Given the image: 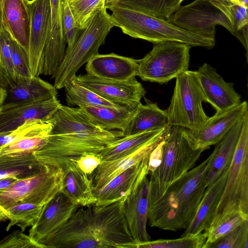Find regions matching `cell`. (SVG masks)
<instances>
[{
	"instance_id": "21",
	"label": "cell",
	"mask_w": 248,
	"mask_h": 248,
	"mask_svg": "<svg viewBox=\"0 0 248 248\" xmlns=\"http://www.w3.org/2000/svg\"><path fill=\"white\" fill-rule=\"evenodd\" d=\"M86 63L87 74L100 78L117 81L135 77L139 67L138 60L113 53H98Z\"/></svg>"
},
{
	"instance_id": "30",
	"label": "cell",
	"mask_w": 248,
	"mask_h": 248,
	"mask_svg": "<svg viewBox=\"0 0 248 248\" xmlns=\"http://www.w3.org/2000/svg\"><path fill=\"white\" fill-rule=\"evenodd\" d=\"M167 127L125 136L114 141L98 153L101 157L102 162L115 160L135 152L155 137L162 134Z\"/></svg>"
},
{
	"instance_id": "40",
	"label": "cell",
	"mask_w": 248,
	"mask_h": 248,
	"mask_svg": "<svg viewBox=\"0 0 248 248\" xmlns=\"http://www.w3.org/2000/svg\"><path fill=\"white\" fill-rule=\"evenodd\" d=\"M106 0H73L68 2L74 18L81 30L84 29L91 16L105 6Z\"/></svg>"
},
{
	"instance_id": "41",
	"label": "cell",
	"mask_w": 248,
	"mask_h": 248,
	"mask_svg": "<svg viewBox=\"0 0 248 248\" xmlns=\"http://www.w3.org/2000/svg\"><path fill=\"white\" fill-rule=\"evenodd\" d=\"M11 37L2 27L0 33V62L7 85L17 81L12 58Z\"/></svg>"
},
{
	"instance_id": "22",
	"label": "cell",
	"mask_w": 248,
	"mask_h": 248,
	"mask_svg": "<svg viewBox=\"0 0 248 248\" xmlns=\"http://www.w3.org/2000/svg\"><path fill=\"white\" fill-rule=\"evenodd\" d=\"M59 167L63 171L61 191L78 206L95 204L92 178L79 168L74 159L65 160Z\"/></svg>"
},
{
	"instance_id": "24",
	"label": "cell",
	"mask_w": 248,
	"mask_h": 248,
	"mask_svg": "<svg viewBox=\"0 0 248 248\" xmlns=\"http://www.w3.org/2000/svg\"><path fill=\"white\" fill-rule=\"evenodd\" d=\"M167 127L162 134L155 137L135 152L115 160L102 161L93 173L92 178L93 191L104 186L115 177L149 156L163 139Z\"/></svg>"
},
{
	"instance_id": "52",
	"label": "cell",
	"mask_w": 248,
	"mask_h": 248,
	"mask_svg": "<svg viewBox=\"0 0 248 248\" xmlns=\"http://www.w3.org/2000/svg\"><path fill=\"white\" fill-rule=\"evenodd\" d=\"M241 3L243 4L246 7L248 8V0H237Z\"/></svg>"
},
{
	"instance_id": "54",
	"label": "cell",
	"mask_w": 248,
	"mask_h": 248,
	"mask_svg": "<svg viewBox=\"0 0 248 248\" xmlns=\"http://www.w3.org/2000/svg\"><path fill=\"white\" fill-rule=\"evenodd\" d=\"M72 0H68V2L71 1Z\"/></svg>"
},
{
	"instance_id": "28",
	"label": "cell",
	"mask_w": 248,
	"mask_h": 248,
	"mask_svg": "<svg viewBox=\"0 0 248 248\" xmlns=\"http://www.w3.org/2000/svg\"><path fill=\"white\" fill-rule=\"evenodd\" d=\"M244 118L238 121L223 138L216 144L217 152L206 176V188L216 180L222 173L228 170L234 157Z\"/></svg>"
},
{
	"instance_id": "39",
	"label": "cell",
	"mask_w": 248,
	"mask_h": 248,
	"mask_svg": "<svg viewBox=\"0 0 248 248\" xmlns=\"http://www.w3.org/2000/svg\"><path fill=\"white\" fill-rule=\"evenodd\" d=\"M248 220V215L238 213L228 217L215 227L203 232L206 239L202 248H209L245 221Z\"/></svg>"
},
{
	"instance_id": "43",
	"label": "cell",
	"mask_w": 248,
	"mask_h": 248,
	"mask_svg": "<svg viewBox=\"0 0 248 248\" xmlns=\"http://www.w3.org/2000/svg\"><path fill=\"white\" fill-rule=\"evenodd\" d=\"M11 46L12 62L17 80L20 77H31L28 53L12 37Z\"/></svg>"
},
{
	"instance_id": "18",
	"label": "cell",
	"mask_w": 248,
	"mask_h": 248,
	"mask_svg": "<svg viewBox=\"0 0 248 248\" xmlns=\"http://www.w3.org/2000/svg\"><path fill=\"white\" fill-rule=\"evenodd\" d=\"M68 0H50L51 27L38 67V76H52L65 54L66 40L62 29L64 4Z\"/></svg>"
},
{
	"instance_id": "15",
	"label": "cell",
	"mask_w": 248,
	"mask_h": 248,
	"mask_svg": "<svg viewBox=\"0 0 248 248\" xmlns=\"http://www.w3.org/2000/svg\"><path fill=\"white\" fill-rule=\"evenodd\" d=\"M205 99L220 113L239 105L241 96L234 90L233 83L225 81L216 69L203 63L194 71Z\"/></svg>"
},
{
	"instance_id": "4",
	"label": "cell",
	"mask_w": 248,
	"mask_h": 248,
	"mask_svg": "<svg viewBox=\"0 0 248 248\" xmlns=\"http://www.w3.org/2000/svg\"><path fill=\"white\" fill-rule=\"evenodd\" d=\"M204 151L193 148L186 128L168 126L161 162L149 174V206L160 198L174 181L193 168Z\"/></svg>"
},
{
	"instance_id": "42",
	"label": "cell",
	"mask_w": 248,
	"mask_h": 248,
	"mask_svg": "<svg viewBox=\"0 0 248 248\" xmlns=\"http://www.w3.org/2000/svg\"><path fill=\"white\" fill-rule=\"evenodd\" d=\"M209 248H248V220L210 245Z\"/></svg>"
},
{
	"instance_id": "2",
	"label": "cell",
	"mask_w": 248,
	"mask_h": 248,
	"mask_svg": "<svg viewBox=\"0 0 248 248\" xmlns=\"http://www.w3.org/2000/svg\"><path fill=\"white\" fill-rule=\"evenodd\" d=\"M52 128L45 144L33 153L44 165L59 167L86 152L99 153L124 137L122 131L106 130L94 124L78 108L62 105L47 121Z\"/></svg>"
},
{
	"instance_id": "46",
	"label": "cell",
	"mask_w": 248,
	"mask_h": 248,
	"mask_svg": "<svg viewBox=\"0 0 248 248\" xmlns=\"http://www.w3.org/2000/svg\"><path fill=\"white\" fill-rule=\"evenodd\" d=\"M79 168L88 175L92 174L102 162L98 153L86 152L75 160Z\"/></svg>"
},
{
	"instance_id": "48",
	"label": "cell",
	"mask_w": 248,
	"mask_h": 248,
	"mask_svg": "<svg viewBox=\"0 0 248 248\" xmlns=\"http://www.w3.org/2000/svg\"><path fill=\"white\" fill-rule=\"evenodd\" d=\"M18 180L14 177L0 179V192L8 188Z\"/></svg>"
},
{
	"instance_id": "27",
	"label": "cell",
	"mask_w": 248,
	"mask_h": 248,
	"mask_svg": "<svg viewBox=\"0 0 248 248\" xmlns=\"http://www.w3.org/2000/svg\"><path fill=\"white\" fill-rule=\"evenodd\" d=\"M137 106L124 105L119 108L89 106L78 107L92 122L99 127L106 130H119L124 133L129 124Z\"/></svg>"
},
{
	"instance_id": "44",
	"label": "cell",
	"mask_w": 248,
	"mask_h": 248,
	"mask_svg": "<svg viewBox=\"0 0 248 248\" xmlns=\"http://www.w3.org/2000/svg\"><path fill=\"white\" fill-rule=\"evenodd\" d=\"M62 29L68 46L66 50L70 49L79 37L81 30L78 27L70 10L68 1L64 4L62 16Z\"/></svg>"
},
{
	"instance_id": "35",
	"label": "cell",
	"mask_w": 248,
	"mask_h": 248,
	"mask_svg": "<svg viewBox=\"0 0 248 248\" xmlns=\"http://www.w3.org/2000/svg\"><path fill=\"white\" fill-rule=\"evenodd\" d=\"M44 205L21 202L10 207L5 212V215L10 220L6 230L8 231L12 227L17 225L24 232L27 227L33 226L36 223Z\"/></svg>"
},
{
	"instance_id": "45",
	"label": "cell",
	"mask_w": 248,
	"mask_h": 248,
	"mask_svg": "<svg viewBox=\"0 0 248 248\" xmlns=\"http://www.w3.org/2000/svg\"><path fill=\"white\" fill-rule=\"evenodd\" d=\"M0 248H44L29 235L15 231L0 241Z\"/></svg>"
},
{
	"instance_id": "38",
	"label": "cell",
	"mask_w": 248,
	"mask_h": 248,
	"mask_svg": "<svg viewBox=\"0 0 248 248\" xmlns=\"http://www.w3.org/2000/svg\"><path fill=\"white\" fill-rule=\"evenodd\" d=\"M52 124L41 120H30L16 129L0 133V148L27 136L33 135L51 130Z\"/></svg>"
},
{
	"instance_id": "50",
	"label": "cell",
	"mask_w": 248,
	"mask_h": 248,
	"mask_svg": "<svg viewBox=\"0 0 248 248\" xmlns=\"http://www.w3.org/2000/svg\"><path fill=\"white\" fill-rule=\"evenodd\" d=\"M6 95V91L4 88L0 87V108L3 104Z\"/></svg>"
},
{
	"instance_id": "47",
	"label": "cell",
	"mask_w": 248,
	"mask_h": 248,
	"mask_svg": "<svg viewBox=\"0 0 248 248\" xmlns=\"http://www.w3.org/2000/svg\"><path fill=\"white\" fill-rule=\"evenodd\" d=\"M163 139L155 147L150 155L148 163V174L160 165L163 155Z\"/></svg>"
},
{
	"instance_id": "34",
	"label": "cell",
	"mask_w": 248,
	"mask_h": 248,
	"mask_svg": "<svg viewBox=\"0 0 248 248\" xmlns=\"http://www.w3.org/2000/svg\"><path fill=\"white\" fill-rule=\"evenodd\" d=\"M69 105L106 106L119 108L124 105L113 103L101 97L90 89L76 82L72 78L64 86Z\"/></svg>"
},
{
	"instance_id": "26",
	"label": "cell",
	"mask_w": 248,
	"mask_h": 248,
	"mask_svg": "<svg viewBox=\"0 0 248 248\" xmlns=\"http://www.w3.org/2000/svg\"><path fill=\"white\" fill-rule=\"evenodd\" d=\"M228 173V170L206 188L196 213L182 235L202 232L208 228L223 191Z\"/></svg>"
},
{
	"instance_id": "31",
	"label": "cell",
	"mask_w": 248,
	"mask_h": 248,
	"mask_svg": "<svg viewBox=\"0 0 248 248\" xmlns=\"http://www.w3.org/2000/svg\"><path fill=\"white\" fill-rule=\"evenodd\" d=\"M45 167L33 154L21 156L0 155V179H22L35 175Z\"/></svg>"
},
{
	"instance_id": "23",
	"label": "cell",
	"mask_w": 248,
	"mask_h": 248,
	"mask_svg": "<svg viewBox=\"0 0 248 248\" xmlns=\"http://www.w3.org/2000/svg\"><path fill=\"white\" fill-rule=\"evenodd\" d=\"M2 27L28 53L31 18L26 0H0Z\"/></svg>"
},
{
	"instance_id": "51",
	"label": "cell",
	"mask_w": 248,
	"mask_h": 248,
	"mask_svg": "<svg viewBox=\"0 0 248 248\" xmlns=\"http://www.w3.org/2000/svg\"><path fill=\"white\" fill-rule=\"evenodd\" d=\"M117 0H105V7L110 5L115 2Z\"/></svg>"
},
{
	"instance_id": "16",
	"label": "cell",
	"mask_w": 248,
	"mask_h": 248,
	"mask_svg": "<svg viewBox=\"0 0 248 248\" xmlns=\"http://www.w3.org/2000/svg\"><path fill=\"white\" fill-rule=\"evenodd\" d=\"M31 18L29 58L31 76L39 77L38 67L51 27L50 0H26Z\"/></svg>"
},
{
	"instance_id": "25",
	"label": "cell",
	"mask_w": 248,
	"mask_h": 248,
	"mask_svg": "<svg viewBox=\"0 0 248 248\" xmlns=\"http://www.w3.org/2000/svg\"><path fill=\"white\" fill-rule=\"evenodd\" d=\"M6 95L3 104L29 101H40L57 97L54 85L39 77H20L5 89Z\"/></svg>"
},
{
	"instance_id": "11",
	"label": "cell",
	"mask_w": 248,
	"mask_h": 248,
	"mask_svg": "<svg viewBox=\"0 0 248 248\" xmlns=\"http://www.w3.org/2000/svg\"><path fill=\"white\" fill-rule=\"evenodd\" d=\"M168 20L188 32L215 40L216 27L221 25L238 39L228 19L209 0H195L188 4L180 5Z\"/></svg>"
},
{
	"instance_id": "14",
	"label": "cell",
	"mask_w": 248,
	"mask_h": 248,
	"mask_svg": "<svg viewBox=\"0 0 248 248\" xmlns=\"http://www.w3.org/2000/svg\"><path fill=\"white\" fill-rule=\"evenodd\" d=\"M247 113L248 104L245 101L227 111L209 117L204 125L197 131L186 129L192 146L196 149L205 150L217 144Z\"/></svg>"
},
{
	"instance_id": "7",
	"label": "cell",
	"mask_w": 248,
	"mask_h": 248,
	"mask_svg": "<svg viewBox=\"0 0 248 248\" xmlns=\"http://www.w3.org/2000/svg\"><path fill=\"white\" fill-rule=\"evenodd\" d=\"M114 27L116 25L105 6L93 14L73 46L65 51L62 62L52 76L57 89L64 88L84 64L98 54L99 48Z\"/></svg>"
},
{
	"instance_id": "9",
	"label": "cell",
	"mask_w": 248,
	"mask_h": 248,
	"mask_svg": "<svg viewBox=\"0 0 248 248\" xmlns=\"http://www.w3.org/2000/svg\"><path fill=\"white\" fill-rule=\"evenodd\" d=\"M191 46L176 42L153 44L152 49L138 60L136 76L142 80L165 83L188 70Z\"/></svg>"
},
{
	"instance_id": "33",
	"label": "cell",
	"mask_w": 248,
	"mask_h": 248,
	"mask_svg": "<svg viewBox=\"0 0 248 248\" xmlns=\"http://www.w3.org/2000/svg\"><path fill=\"white\" fill-rule=\"evenodd\" d=\"M182 1V0H117L110 5L127 8L160 19L169 20L181 5Z\"/></svg>"
},
{
	"instance_id": "32",
	"label": "cell",
	"mask_w": 248,
	"mask_h": 248,
	"mask_svg": "<svg viewBox=\"0 0 248 248\" xmlns=\"http://www.w3.org/2000/svg\"><path fill=\"white\" fill-rule=\"evenodd\" d=\"M227 17L238 35V40L248 50V9L237 0H209Z\"/></svg>"
},
{
	"instance_id": "17",
	"label": "cell",
	"mask_w": 248,
	"mask_h": 248,
	"mask_svg": "<svg viewBox=\"0 0 248 248\" xmlns=\"http://www.w3.org/2000/svg\"><path fill=\"white\" fill-rule=\"evenodd\" d=\"M78 205L62 191L43 206L36 223L29 230V236L40 242L51 236L69 219Z\"/></svg>"
},
{
	"instance_id": "29",
	"label": "cell",
	"mask_w": 248,
	"mask_h": 248,
	"mask_svg": "<svg viewBox=\"0 0 248 248\" xmlns=\"http://www.w3.org/2000/svg\"><path fill=\"white\" fill-rule=\"evenodd\" d=\"M169 126L166 110L159 108L156 103L139 104L124 136H128L164 128Z\"/></svg>"
},
{
	"instance_id": "36",
	"label": "cell",
	"mask_w": 248,
	"mask_h": 248,
	"mask_svg": "<svg viewBox=\"0 0 248 248\" xmlns=\"http://www.w3.org/2000/svg\"><path fill=\"white\" fill-rule=\"evenodd\" d=\"M206 239L203 232L182 235L175 239H159L132 242L128 248H202Z\"/></svg>"
},
{
	"instance_id": "6",
	"label": "cell",
	"mask_w": 248,
	"mask_h": 248,
	"mask_svg": "<svg viewBox=\"0 0 248 248\" xmlns=\"http://www.w3.org/2000/svg\"><path fill=\"white\" fill-rule=\"evenodd\" d=\"M238 213L248 215V113L244 118L223 191L207 229Z\"/></svg>"
},
{
	"instance_id": "53",
	"label": "cell",
	"mask_w": 248,
	"mask_h": 248,
	"mask_svg": "<svg viewBox=\"0 0 248 248\" xmlns=\"http://www.w3.org/2000/svg\"><path fill=\"white\" fill-rule=\"evenodd\" d=\"M8 219L7 217L0 212V221H5Z\"/></svg>"
},
{
	"instance_id": "19",
	"label": "cell",
	"mask_w": 248,
	"mask_h": 248,
	"mask_svg": "<svg viewBox=\"0 0 248 248\" xmlns=\"http://www.w3.org/2000/svg\"><path fill=\"white\" fill-rule=\"evenodd\" d=\"M149 208V179L146 175L124 202V217L134 242L150 240L147 231Z\"/></svg>"
},
{
	"instance_id": "37",
	"label": "cell",
	"mask_w": 248,
	"mask_h": 248,
	"mask_svg": "<svg viewBox=\"0 0 248 248\" xmlns=\"http://www.w3.org/2000/svg\"><path fill=\"white\" fill-rule=\"evenodd\" d=\"M51 130L25 137L0 147V155L21 156L33 154L45 144Z\"/></svg>"
},
{
	"instance_id": "55",
	"label": "cell",
	"mask_w": 248,
	"mask_h": 248,
	"mask_svg": "<svg viewBox=\"0 0 248 248\" xmlns=\"http://www.w3.org/2000/svg\"><path fill=\"white\" fill-rule=\"evenodd\" d=\"M182 1L184 0H182Z\"/></svg>"
},
{
	"instance_id": "10",
	"label": "cell",
	"mask_w": 248,
	"mask_h": 248,
	"mask_svg": "<svg viewBox=\"0 0 248 248\" xmlns=\"http://www.w3.org/2000/svg\"><path fill=\"white\" fill-rule=\"evenodd\" d=\"M62 176L61 167L45 165L39 173L17 180L0 192V212L5 215L8 208L21 202L45 204L61 191Z\"/></svg>"
},
{
	"instance_id": "5",
	"label": "cell",
	"mask_w": 248,
	"mask_h": 248,
	"mask_svg": "<svg viewBox=\"0 0 248 248\" xmlns=\"http://www.w3.org/2000/svg\"><path fill=\"white\" fill-rule=\"evenodd\" d=\"M116 27L130 36L148 41L153 44L171 41L183 43L191 47L211 49L216 41L188 32L173 25L168 20L160 19L145 13L111 5L106 7Z\"/></svg>"
},
{
	"instance_id": "1",
	"label": "cell",
	"mask_w": 248,
	"mask_h": 248,
	"mask_svg": "<svg viewBox=\"0 0 248 248\" xmlns=\"http://www.w3.org/2000/svg\"><path fill=\"white\" fill-rule=\"evenodd\" d=\"M125 198L108 205L78 208L40 244L44 248H128L134 241L123 211Z\"/></svg>"
},
{
	"instance_id": "3",
	"label": "cell",
	"mask_w": 248,
	"mask_h": 248,
	"mask_svg": "<svg viewBox=\"0 0 248 248\" xmlns=\"http://www.w3.org/2000/svg\"><path fill=\"white\" fill-rule=\"evenodd\" d=\"M217 152L174 181L163 195L149 206L151 227L177 231L186 229L192 222L206 189V176Z\"/></svg>"
},
{
	"instance_id": "20",
	"label": "cell",
	"mask_w": 248,
	"mask_h": 248,
	"mask_svg": "<svg viewBox=\"0 0 248 248\" xmlns=\"http://www.w3.org/2000/svg\"><path fill=\"white\" fill-rule=\"evenodd\" d=\"M149 156L94 191L96 198L95 205H108L125 198L131 193L144 177L148 175Z\"/></svg>"
},
{
	"instance_id": "8",
	"label": "cell",
	"mask_w": 248,
	"mask_h": 248,
	"mask_svg": "<svg viewBox=\"0 0 248 248\" xmlns=\"http://www.w3.org/2000/svg\"><path fill=\"white\" fill-rule=\"evenodd\" d=\"M203 102L205 99L195 71L187 70L181 73L176 78L166 109L169 126H179L191 131L202 128L209 118L203 108Z\"/></svg>"
},
{
	"instance_id": "13",
	"label": "cell",
	"mask_w": 248,
	"mask_h": 248,
	"mask_svg": "<svg viewBox=\"0 0 248 248\" xmlns=\"http://www.w3.org/2000/svg\"><path fill=\"white\" fill-rule=\"evenodd\" d=\"M61 105L57 97L3 104L0 108V133L14 130L30 120L46 121Z\"/></svg>"
},
{
	"instance_id": "49",
	"label": "cell",
	"mask_w": 248,
	"mask_h": 248,
	"mask_svg": "<svg viewBox=\"0 0 248 248\" xmlns=\"http://www.w3.org/2000/svg\"><path fill=\"white\" fill-rule=\"evenodd\" d=\"M2 28V25L1 22V14L0 12V33L1 31ZM7 83L5 78L4 75L3 74V70L0 62V87L5 89L7 87Z\"/></svg>"
},
{
	"instance_id": "12",
	"label": "cell",
	"mask_w": 248,
	"mask_h": 248,
	"mask_svg": "<svg viewBox=\"0 0 248 248\" xmlns=\"http://www.w3.org/2000/svg\"><path fill=\"white\" fill-rule=\"evenodd\" d=\"M72 78L108 101L121 105L137 106L146 93L144 88L135 77L117 81L100 78L87 74L75 75Z\"/></svg>"
}]
</instances>
